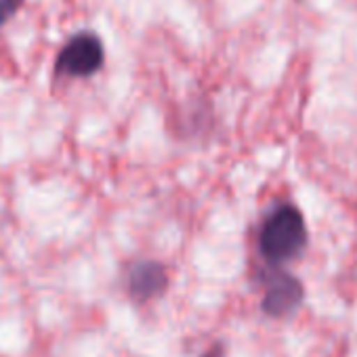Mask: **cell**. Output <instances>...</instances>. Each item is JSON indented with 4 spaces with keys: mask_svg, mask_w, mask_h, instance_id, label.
<instances>
[{
    "mask_svg": "<svg viewBox=\"0 0 357 357\" xmlns=\"http://www.w3.org/2000/svg\"><path fill=\"white\" fill-rule=\"evenodd\" d=\"M307 246V225L301 211L292 204L278 206L261 227L259 250L269 265L292 261Z\"/></svg>",
    "mask_w": 357,
    "mask_h": 357,
    "instance_id": "cell-1",
    "label": "cell"
},
{
    "mask_svg": "<svg viewBox=\"0 0 357 357\" xmlns=\"http://www.w3.org/2000/svg\"><path fill=\"white\" fill-rule=\"evenodd\" d=\"M105 61V49L97 34L78 32L59 51L55 61V72L70 78H89L101 70Z\"/></svg>",
    "mask_w": 357,
    "mask_h": 357,
    "instance_id": "cell-2",
    "label": "cell"
},
{
    "mask_svg": "<svg viewBox=\"0 0 357 357\" xmlns=\"http://www.w3.org/2000/svg\"><path fill=\"white\" fill-rule=\"evenodd\" d=\"M303 296H305L303 284L294 275L278 271V273H271V278L267 282V290H265L261 307H263L265 315L282 319L301 307Z\"/></svg>",
    "mask_w": 357,
    "mask_h": 357,
    "instance_id": "cell-3",
    "label": "cell"
},
{
    "mask_svg": "<svg viewBox=\"0 0 357 357\" xmlns=\"http://www.w3.org/2000/svg\"><path fill=\"white\" fill-rule=\"evenodd\" d=\"M128 294L137 303H149L162 296L168 288V273L155 261H141L128 271Z\"/></svg>",
    "mask_w": 357,
    "mask_h": 357,
    "instance_id": "cell-4",
    "label": "cell"
},
{
    "mask_svg": "<svg viewBox=\"0 0 357 357\" xmlns=\"http://www.w3.org/2000/svg\"><path fill=\"white\" fill-rule=\"evenodd\" d=\"M22 0H0V28H3L17 11Z\"/></svg>",
    "mask_w": 357,
    "mask_h": 357,
    "instance_id": "cell-5",
    "label": "cell"
},
{
    "mask_svg": "<svg viewBox=\"0 0 357 357\" xmlns=\"http://www.w3.org/2000/svg\"><path fill=\"white\" fill-rule=\"evenodd\" d=\"M202 357H225V347H223L221 342H217V344H213L208 351H204Z\"/></svg>",
    "mask_w": 357,
    "mask_h": 357,
    "instance_id": "cell-6",
    "label": "cell"
}]
</instances>
